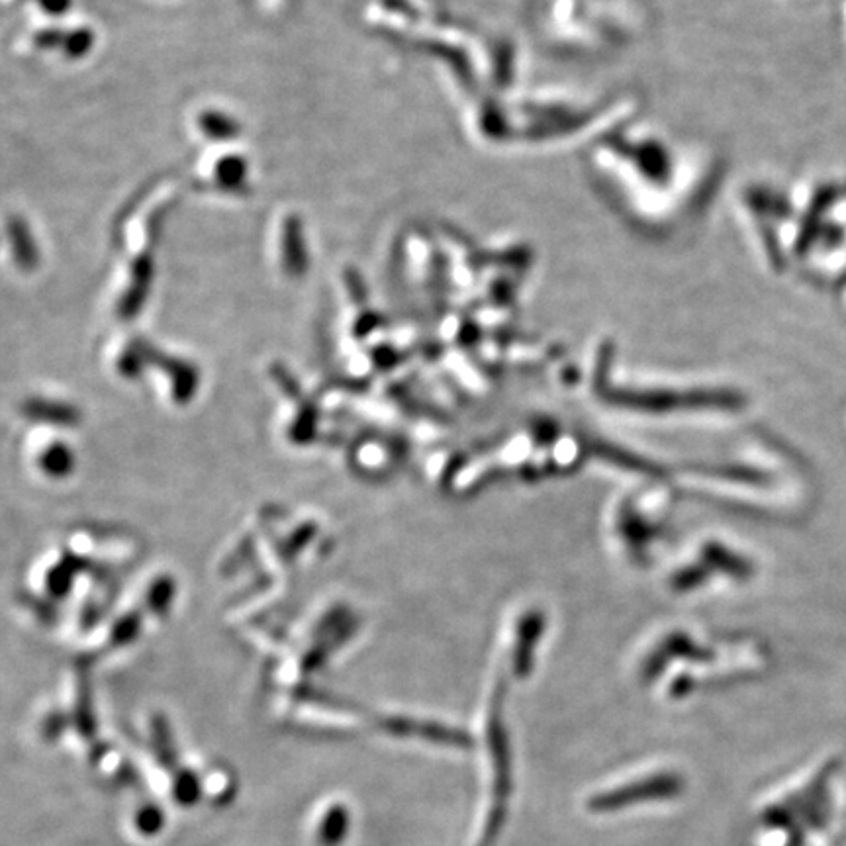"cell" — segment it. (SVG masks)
Wrapping results in <instances>:
<instances>
[{
	"instance_id": "6da1fadb",
	"label": "cell",
	"mask_w": 846,
	"mask_h": 846,
	"mask_svg": "<svg viewBox=\"0 0 846 846\" xmlns=\"http://www.w3.org/2000/svg\"><path fill=\"white\" fill-rule=\"evenodd\" d=\"M679 779L671 774H659L651 778L639 779L623 788L605 792L602 796L594 797L592 807L598 812H610V809H620L625 805L641 804L649 799H659V797H671L679 792Z\"/></svg>"
},
{
	"instance_id": "7a4b0ae2",
	"label": "cell",
	"mask_w": 846,
	"mask_h": 846,
	"mask_svg": "<svg viewBox=\"0 0 846 846\" xmlns=\"http://www.w3.org/2000/svg\"><path fill=\"white\" fill-rule=\"evenodd\" d=\"M198 128L204 135L212 140H232L239 134V124L234 118L226 116L222 112H202L198 116Z\"/></svg>"
},
{
	"instance_id": "3957f363",
	"label": "cell",
	"mask_w": 846,
	"mask_h": 846,
	"mask_svg": "<svg viewBox=\"0 0 846 846\" xmlns=\"http://www.w3.org/2000/svg\"><path fill=\"white\" fill-rule=\"evenodd\" d=\"M245 171H247V165H245V161L239 155H226L216 165V173L214 175H216L220 188L237 191L239 185L244 183Z\"/></svg>"
},
{
	"instance_id": "277c9868",
	"label": "cell",
	"mask_w": 846,
	"mask_h": 846,
	"mask_svg": "<svg viewBox=\"0 0 846 846\" xmlns=\"http://www.w3.org/2000/svg\"><path fill=\"white\" fill-rule=\"evenodd\" d=\"M10 239H12V247H14L18 263L24 268H34L35 261H38L34 242H30L28 230L18 218L10 224Z\"/></svg>"
},
{
	"instance_id": "5b68a950",
	"label": "cell",
	"mask_w": 846,
	"mask_h": 846,
	"mask_svg": "<svg viewBox=\"0 0 846 846\" xmlns=\"http://www.w3.org/2000/svg\"><path fill=\"white\" fill-rule=\"evenodd\" d=\"M345 833H347V812H344L342 807H334L322 823V840L326 845H337L345 837Z\"/></svg>"
},
{
	"instance_id": "8992f818",
	"label": "cell",
	"mask_w": 846,
	"mask_h": 846,
	"mask_svg": "<svg viewBox=\"0 0 846 846\" xmlns=\"http://www.w3.org/2000/svg\"><path fill=\"white\" fill-rule=\"evenodd\" d=\"M65 42H68L65 50H68L69 55L71 58H81L86 51L91 50L93 34L89 30H75V34L68 35Z\"/></svg>"
}]
</instances>
